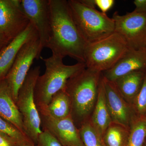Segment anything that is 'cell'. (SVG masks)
<instances>
[{
  "mask_svg": "<svg viewBox=\"0 0 146 146\" xmlns=\"http://www.w3.org/2000/svg\"><path fill=\"white\" fill-rule=\"evenodd\" d=\"M50 35L46 48L52 55L63 58L68 56L85 63L87 44L79 32L71 13L68 1L49 0Z\"/></svg>",
  "mask_w": 146,
  "mask_h": 146,
  "instance_id": "obj_1",
  "label": "cell"
},
{
  "mask_svg": "<svg viewBox=\"0 0 146 146\" xmlns=\"http://www.w3.org/2000/svg\"><path fill=\"white\" fill-rule=\"evenodd\" d=\"M101 73L86 68L68 80L64 90L70 97L71 116L81 125L86 121L96 102Z\"/></svg>",
  "mask_w": 146,
  "mask_h": 146,
  "instance_id": "obj_2",
  "label": "cell"
},
{
  "mask_svg": "<svg viewBox=\"0 0 146 146\" xmlns=\"http://www.w3.org/2000/svg\"><path fill=\"white\" fill-rule=\"evenodd\" d=\"M46 70L36 80L34 97L37 109L44 108L49 104L53 96L65 88L68 80L86 68L84 63L66 65L63 58L52 55L43 58Z\"/></svg>",
  "mask_w": 146,
  "mask_h": 146,
  "instance_id": "obj_3",
  "label": "cell"
},
{
  "mask_svg": "<svg viewBox=\"0 0 146 146\" xmlns=\"http://www.w3.org/2000/svg\"><path fill=\"white\" fill-rule=\"evenodd\" d=\"M68 4L79 32L87 44L98 42L115 32L113 18L81 0H69Z\"/></svg>",
  "mask_w": 146,
  "mask_h": 146,
  "instance_id": "obj_4",
  "label": "cell"
},
{
  "mask_svg": "<svg viewBox=\"0 0 146 146\" xmlns=\"http://www.w3.org/2000/svg\"><path fill=\"white\" fill-rule=\"evenodd\" d=\"M129 50L123 37L114 32L106 38L87 44L84 52L86 68L104 72L114 67Z\"/></svg>",
  "mask_w": 146,
  "mask_h": 146,
  "instance_id": "obj_5",
  "label": "cell"
},
{
  "mask_svg": "<svg viewBox=\"0 0 146 146\" xmlns=\"http://www.w3.org/2000/svg\"><path fill=\"white\" fill-rule=\"evenodd\" d=\"M40 74V66L31 69L18 91L16 102L27 135L36 145L38 137L42 131L41 119L34 97L35 88Z\"/></svg>",
  "mask_w": 146,
  "mask_h": 146,
  "instance_id": "obj_6",
  "label": "cell"
},
{
  "mask_svg": "<svg viewBox=\"0 0 146 146\" xmlns=\"http://www.w3.org/2000/svg\"><path fill=\"white\" fill-rule=\"evenodd\" d=\"M115 32L123 37L129 49L146 50V13L133 11L120 15L117 11L112 16Z\"/></svg>",
  "mask_w": 146,
  "mask_h": 146,
  "instance_id": "obj_7",
  "label": "cell"
},
{
  "mask_svg": "<svg viewBox=\"0 0 146 146\" xmlns=\"http://www.w3.org/2000/svg\"><path fill=\"white\" fill-rule=\"evenodd\" d=\"M43 49L39 37H36L25 43L18 52L6 77L16 103L19 89L31 70L33 61L40 57Z\"/></svg>",
  "mask_w": 146,
  "mask_h": 146,
  "instance_id": "obj_8",
  "label": "cell"
},
{
  "mask_svg": "<svg viewBox=\"0 0 146 146\" xmlns=\"http://www.w3.org/2000/svg\"><path fill=\"white\" fill-rule=\"evenodd\" d=\"M29 24L21 0H0V32L12 40L23 32Z\"/></svg>",
  "mask_w": 146,
  "mask_h": 146,
  "instance_id": "obj_9",
  "label": "cell"
},
{
  "mask_svg": "<svg viewBox=\"0 0 146 146\" xmlns=\"http://www.w3.org/2000/svg\"><path fill=\"white\" fill-rule=\"evenodd\" d=\"M41 125L54 136L63 146H84L71 116L57 119L42 111H38Z\"/></svg>",
  "mask_w": 146,
  "mask_h": 146,
  "instance_id": "obj_10",
  "label": "cell"
},
{
  "mask_svg": "<svg viewBox=\"0 0 146 146\" xmlns=\"http://www.w3.org/2000/svg\"><path fill=\"white\" fill-rule=\"evenodd\" d=\"M21 3L30 23L36 29L44 48L50 35L49 0H21Z\"/></svg>",
  "mask_w": 146,
  "mask_h": 146,
  "instance_id": "obj_11",
  "label": "cell"
},
{
  "mask_svg": "<svg viewBox=\"0 0 146 146\" xmlns=\"http://www.w3.org/2000/svg\"><path fill=\"white\" fill-rule=\"evenodd\" d=\"M102 79L112 122L129 129L132 121L130 107L113 82L103 76Z\"/></svg>",
  "mask_w": 146,
  "mask_h": 146,
  "instance_id": "obj_12",
  "label": "cell"
},
{
  "mask_svg": "<svg viewBox=\"0 0 146 146\" xmlns=\"http://www.w3.org/2000/svg\"><path fill=\"white\" fill-rule=\"evenodd\" d=\"M136 71H146V50H129L112 68L104 72L103 76L110 81H115L121 77Z\"/></svg>",
  "mask_w": 146,
  "mask_h": 146,
  "instance_id": "obj_13",
  "label": "cell"
},
{
  "mask_svg": "<svg viewBox=\"0 0 146 146\" xmlns=\"http://www.w3.org/2000/svg\"><path fill=\"white\" fill-rule=\"evenodd\" d=\"M36 37H39L37 32L30 23L23 32L13 39L0 52V81L5 78L8 74L22 47Z\"/></svg>",
  "mask_w": 146,
  "mask_h": 146,
  "instance_id": "obj_14",
  "label": "cell"
},
{
  "mask_svg": "<svg viewBox=\"0 0 146 146\" xmlns=\"http://www.w3.org/2000/svg\"><path fill=\"white\" fill-rule=\"evenodd\" d=\"M0 117L12 124L27 136L22 115L13 100L10 86L6 78L0 81Z\"/></svg>",
  "mask_w": 146,
  "mask_h": 146,
  "instance_id": "obj_15",
  "label": "cell"
},
{
  "mask_svg": "<svg viewBox=\"0 0 146 146\" xmlns=\"http://www.w3.org/2000/svg\"><path fill=\"white\" fill-rule=\"evenodd\" d=\"M91 123L102 137L106 131L112 123L106 104L102 78Z\"/></svg>",
  "mask_w": 146,
  "mask_h": 146,
  "instance_id": "obj_16",
  "label": "cell"
},
{
  "mask_svg": "<svg viewBox=\"0 0 146 146\" xmlns=\"http://www.w3.org/2000/svg\"><path fill=\"white\" fill-rule=\"evenodd\" d=\"M146 74L141 71L132 72L113 82L125 99L133 100L141 90Z\"/></svg>",
  "mask_w": 146,
  "mask_h": 146,
  "instance_id": "obj_17",
  "label": "cell"
},
{
  "mask_svg": "<svg viewBox=\"0 0 146 146\" xmlns=\"http://www.w3.org/2000/svg\"><path fill=\"white\" fill-rule=\"evenodd\" d=\"M57 119L71 116V106L70 97L64 89L53 96L49 104L44 108L38 109Z\"/></svg>",
  "mask_w": 146,
  "mask_h": 146,
  "instance_id": "obj_18",
  "label": "cell"
},
{
  "mask_svg": "<svg viewBox=\"0 0 146 146\" xmlns=\"http://www.w3.org/2000/svg\"><path fill=\"white\" fill-rule=\"evenodd\" d=\"M126 146H143L146 139V115L132 120Z\"/></svg>",
  "mask_w": 146,
  "mask_h": 146,
  "instance_id": "obj_19",
  "label": "cell"
},
{
  "mask_svg": "<svg viewBox=\"0 0 146 146\" xmlns=\"http://www.w3.org/2000/svg\"><path fill=\"white\" fill-rule=\"evenodd\" d=\"M129 131L123 126L112 122L103 136L107 146H123L124 142L128 140Z\"/></svg>",
  "mask_w": 146,
  "mask_h": 146,
  "instance_id": "obj_20",
  "label": "cell"
},
{
  "mask_svg": "<svg viewBox=\"0 0 146 146\" xmlns=\"http://www.w3.org/2000/svg\"><path fill=\"white\" fill-rule=\"evenodd\" d=\"M82 141L85 146H104L102 142V136L91 123L86 120L79 129Z\"/></svg>",
  "mask_w": 146,
  "mask_h": 146,
  "instance_id": "obj_21",
  "label": "cell"
},
{
  "mask_svg": "<svg viewBox=\"0 0 146 146\" xmlns=\"http://www.w3.org/2000/svg\"><path fill=\"white\" fill-rule=\"evenodd\" d=\"M0 132L10 137L18 146L35 145L27 136L16 127L1 117Z\"/></svg>",
  "mask_w": 146,
  "mask_h": 146,
  "instance_id": "obj_22",
  "label": "cell"
},
{
  "mask_svg": "<svg viewBox=\"0 0 146 146\" xmlns=\"http://www.w3.org/2000/svg\"><path fill=\"white\" fill-rule=\"evenodd\" d=\"M134 110L139 116L146 115V74L141 90L133 100Z\"/></svg>",
  "mask_w": 146,
  "mask_h": 146,
  "instance_id": "obj_23",
  "label": "cell"
},
{
  "mask_svg": "<svg viewBox=\"0 0 146 146\" xmlns=\"http://www.w3.org/2000/svg\"><path fill=\"white\" fill-rule=\"evenodd\" d=\"M38 146H63L54 136L46 129H43L38 137Z\"/></svg>",
  "mask_w": 146,
  "mask_h": 146,
  "instance_id": "obj_24",
  "label": "cell"
},
{
  "mask_svg": "<svg viewBox=\"0 0 146 146\" xmlns=\"http://www.w3.org/2000/svg\"><path fill=\"white\" fill-rule=\"evenodd\" d=\"M95 4L102 13H106L114 5V0H95Z\"/></svg>",
  "mask_w": 146,
  "mask_h": 146,
  "instance_id": "obj_25",
  "label": "cell"
},
{
  "mask_svg": "<svg viewBox=\"0 0 146 146\" xmlns=\"http://www.w3.org/2000/svg\"><path fill=\"white\" fill-rule=\"evenodd\" d=\"M0 146H18L10 137L0 132Z\"/></svg>",
  "mask_w": 146,
  "mask_h": 146,
  "instance_id": "obj_26",
  "label": "cell"
},
{
  "mask_svg": "<svg viewBox=\"0 0 146 146\" xmlns=\"http://www.w3.org/2000/svg\"><path fill=\"white\" fill-rule=\"evenodd\" d=\"M133 3L135 6L134 11L146 13V0H135Z\"/></svg>",
  "mask_w": 146,
  "mask_h": 146,
  "instance_id": "obj_27",
  "label": "cell"
},
{
  "mask_svg": "<svg viewBox=\"0 0 146 146\" xmlns=\"http://www.w3.org/2000/svg\"><path fill=\"white\" fill-rule=\"evenodd\" d=\"M12 40L9 39L4 35L0 32V52Z\"/></svg>",
  "mask_w": 146,
  "mask_h": 146,
  "instance_id": "obj_28",
  "label": "cell"
},
{
  "mask_svg": "<svg viewBox=\"0 0 146 146\" xmlns=\"http://www.w3.org/2000/svg\"><path fill=\"white\" fill-rule=\"evenodd\" d=\"M38 146V145H25L23 146Z\"/></svg>",
  "mask_w": 146,
  "mask_h": 146,
  "instance_id": "obj_29",
  "label": "cell"
},
{
  "mask_svg": "<svg viewBox=\"0 0 146 146\" xmlns=\"http://www.w3.org/2000/svg\"><path fill=\"white\" fill-rule=\"evenodd\" d=\"M144 143L145 144V146H146V140H145V143Z\"/></svg>",
  "mask_w": 146,
  "mask_h": 146,
  "instance_id": "obj_30",
  "label": "cell"
}]
</instances>
